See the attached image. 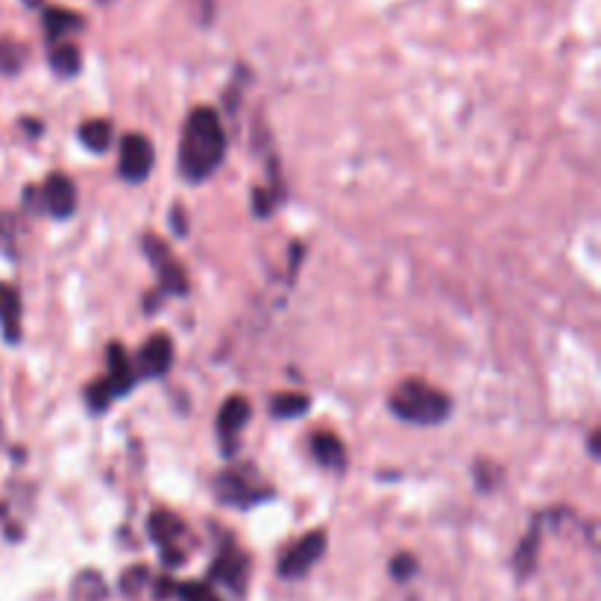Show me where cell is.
<instances>
[{"label":"cell","instance_id":"11","mask_svg":"<svg viewBox=\"0 0 601 601\" xmlns=\"http://www.w3.org/2000/svg\"><path fill=\"white\" fill-rule=\"evenodd\" d=\"M106 361H109V376H106V382L112 385L115 396H118V393H127L129 387L135 385V373H132V361L127 358L124 346H109V349H106Z\"/></svg>","mask_w":601,"mask_h":601},{"label":"cell","instance_id":"20","mask_svg":"<svg viewBox=\"0 0 601 601\" xmlns=\"http://www.w3.org/2000/svg\"><path fill=\"white\" fill-rule=\"evenodd\" d=\"M27 59V50L18 42H0V74H18Z\"/></svg>","mask_w":601,"mask_h":601},{"label":"cell","instance_id":"9","mask_svg":"<svg viewBox=\"0 0 601 601\" xmlns=\"http://www.w3.org/2000/svg\"><path fill=\"white\" fill-rule=\"evenodd\" d=\"M141 370L144 376H165L173 364V344L168 335H153L141 349Z\"/></svg>","mask_w":601,"mask_h":601},{"label":"cell","instance_id":"26","mask_svg":"<svg viewBox=\"0 0 601 601\" xmlns=\"http://www.w3.org/2000/svg\"><path fill=\"white\" fill-rule=\"evenodd\" d=\"M27 3H30V6H39V3H42V0H27Z\"/></svg>","mask_w":601,"mask_h":601},{"label":"cell","instance_id":"23","mask_svg":"<svg viewBox=\"0 0 601 601\" xmlns=\"http://www.w3.org/2000/svg\"><path fill=\"white\" fill-rule=\"evenodd\" d=\"M147 581H150V572H147L144 566H135V569H127V572H124V578H121V590H124L127 596H135Z\"/></svg>","mask_w":601,"mask_h":601},{"label":"cell","instance_id":"24","mask_svg":"<svg viewBox=\"0 0 601 601\" xmlns=\"http://www.w3.org/2000/svg\"><path fill=\"white\" fill-rule=\"evenodd\" d=\"M414 569H417V563H414V558H411V555H399V558L390 563V572H393V575H396L399 581H405V578H408V575H411Z\"/></svg>","mask_w":601,"mask_h":601},{"label":"cell","instance_id":"10","mask_svg":"<svg viewBox=\"0 0 601 601\" xmlns=\"http://www.w3.org/2000/svg\"><path fill=\"white\" fill-rule=\"evenodd\" d=\"M0 326L9 344L21 341V297L12 285H0Z\"/></svg>","mask_w":601,"mask_h":601},{"label":"cell","instance_id":"25","mask_svg":"<svg viewBox=\"0 0 601 601\" xmlns=\"http://www.w3.org/2000/svg\"><path fill=\"white\" fill-rule=\"evenodd\" d=\"M197 6H200V12H203V21H209L212 18V0H197Z\"/></svg>","mask_w":601,"mask_h":601},{"label":"cell","instance_id":"3","mask_svg":"<svg viewBox=\"0 0 601 601\" xmlns=\"http://www.w3.org/2000/svg\"><path fill=\"white\" fill-rule=\"evenodd\" d=\"M153 144L141 135V132H129L124 135L121 144V176L127 182H144L153 171Z\"/></svg>","mask_w":601,"mask_h":601},{"label":"cell","instance_id":"17","mask_svg":"<svg viewBox=\"0 0 601 601\" xmlns=\"http://www.w3.org/2000/svg\"><path fill=\"white\" fill-rule=\"evenodd\" d=\"M106 599V584L97 572H83L77 575L74 581V590H71V601H103Z\"/></svg>","mask_w":601,"mask_h":601},{"label":"cell","instance_id":"14","mask_svg":"<svg viewBox=\"0 0 601 601\" xmlns=\"http://www.w3.org/2000/svg\"><path fill=\"white\" fill-rule=\"evenodd\" d=\"M50 65H53V71L62 74V77H77V74H80V65H83L80 47L68 42L53 44V50H50Z\"/></svg>","mask_w":601,"mask_h":601},{"label":"cell","instance_id":"13","mask_svg":"<svg viewBox=\"0 0 601 601\" xmlns=\"http://www.w3.org/2000/svg\"><path fill=\"white\" fill-rule=\"evenodd\" d=\"M44 30L53 42H59L65 33L83 30V15H77L74 9H65V6H50L44 12Z\"/></svg>","mask_w":601,"mask_h":601},{"label":"cell","instance_id":"5","mask_svg":"<svg viewBox=\"0 0 601 601\" xmlns=\"http://www.w3.org/2000/svg\"><path fill=\"white\" fill-rule=\"evenodd\" d=\"M144 244H147V253H150L156 270H159V285H162V291H168V294H185V291H188V273H185V267H182L176 258H171V250L165 247V241L147 238Z\"/></svg>","mask_w":601,"mask_h":601},{"label":"cell","instance_id":"4","mask_svg":"<svg viewBox=\"0 0 601 601\" xmlns=\"http://www.w3.org/2000/svg\"><path fill=\"white\" fill-rule=\"evenodd\" d=\"M323 552H326V534L323 531H311V534L302 537L297 546H291L285 552V558L279 563V572L285 578H300L317 560L323 558Z\"/></svg>","mask_w":601,"mask_h":601},{"label":"cell","instance_id":"6","mask_svg":"<svg viewBox=\"0 0 601 601\" xmlns=\"http://www.w3.org/2000/svg\"><path fill=\"white\" fill-rule=\"evenodd\" d=\"M44 203H47V212L53 217L74 215V209H77V188H74V182L68 176H62V173H53L44 182Z\"/></svg>","mask_w":601,"mask_h":601},{"label":"cell","instance_id":"12","mask_svg":"<svg viewBox=\"0 0 601 601\" xmlns=\"http://www.w3.org/2000/svg\"><path fill=\"white\" fill-rule=\"evenodd\" d=\"M247 420H250V402L241 399V396H232V399L223 402V408L217 414V429L223 437H235L247 426Z\"/></svg>","mask_w":601,"mask_h":601},{"label":"cell","instance_id":"1","mask_svg":"<svg viewBox=\"0 0 601 601\" xmlns=\"http://www.w3.org/2000/svg\"><path fill=\"white\" fill-rule=\"evenodd\" d=\"M223 153H226V135H223L215 109H194L185 124L182 147H179L182 173L194 182L206 179L223 162Z\"/></svg>","mask_w":601,"mask_h":601},{"label":"cell","instance_id":"7","mask_svg":"<svg viewBox=\"0 0 601 601\" xmlns=\"http://www.w3.org/2000/svg\"><path fill=\"white\" fill-rule=\"evenodd\" d=\"M212 578L223 581L226 587H232L235 593L244 590V581H247V555L238 552L235 546H226L217 560L212 563Z\"/></svg>","mask_w":601,"mask_h":601},{"label":"cell","instance_id":"15","mask_svg":"<svg viewBox=\"0 0 601 601\" xmlns=\"http://www.w3.org/2000/svg\"><path fill=\"white\" fill-rule=\"evenodd\" d=\"M314 455L323 467H344L346 452L344 443L332 434V431H323V434H314Z\"/></svg>","mask_w":601,"mask_h":601},{"label":"cell","instance_id":"18","mask_svg":"<svg viewBox=\"0 0 601 601\" xmlns=\"http://www.w3.org/2000/svg\"><path fill=\"white\" fill-rule=\"evenodd\" d=\"M80 141L86 144L88 150L103 153V150L109 147V141H112V124H109V121H100V118L86 121V124L80 127Z\"/></svg>","mask_w":601,"mask_h":601},{"label":"cell","instance_id":"21","mask_svg":"<svg viewBox=\"0 0 601 601\" xmlns=\"http://www.w3.org/2000/svg\"><path fill=\"white\" fill-rule=\"evenodd\" d=\"M176 599L179 601H220L215 590L203 581H185V584H176L173 587Z\"/></svg>","mask_w":601,"mask_h":601},{"label":"cell","instance_id":"8","mask_svg":"<svg viewBox=\"0 0 601 601\" xmlns=\"http://www.w3.org/2000/svg\"><path fill=\"white\" fill-rule=\"evenodd\" d=\"M150 537L165 549V558L168 563H182V555H176L173 552V543H179V537H182V531H185V525L171 514V511H153L150 516Z\"/></svg>","mask_w":601,"mask_h":601},{"label":"cell","instance_id":"2","mask_svg":"<svg viewBox=\"0 0 601 601\" xmlns=\"http://www.w3.org/2000/svg\"><path fill=\"white\" fill-rule=\"evenodd\" d=\"M390 408L396 411V417H402L408 423L431 426V423L446 420V414L452 411V402L443 390L426 385V382H417V379H408L393 393Z\"/></svg>","mask_w":601,"mask_h":601},{"label":"cell","instance_id":"22","mask_svg":"<svg viewBox=\"0 0 601 601\" xmlns=\"http://www.w3.org/2000/svg\"><path fill=\"white\" fill-rule=\"evenodd\" d=\"M112 399H115V390H112V385H109L106 379H97V382H91V385L86 387V402L94 408V411L109 408Z\"/></svg>","mask_w":601,"mask_h":601},{"label":"cell","instance_id":"16","mask_svg":"<svg viewBox=\"0 0 601 601\" xmlns=\"http://www.w3.org/2000/svg\"><path fill=\"white\" fill-rule=\"evenodd\" d=\"M217 487H220V496H223L226 502H235V505H250V502H256L258 499L256 493H253V487H250V481L241 478L238 473L220 475Z\"/></svg>","mask_w":601,"mask_h":601},{"label":"cell","instance_id":"19","mask_svg":"<svg viewBox=\"0 0 601 601\" xmlns=\"http://www.w3.org/2000/svg\"><path fill=\"white\" fill-rule=\"evenodd\" d=\"M308 405H311V402H308L305 393H279V396L270 402V414L288 420V417H300V414H305Z\"/></svg>","mask_w":601,"mask_h":601}]
</instances>
